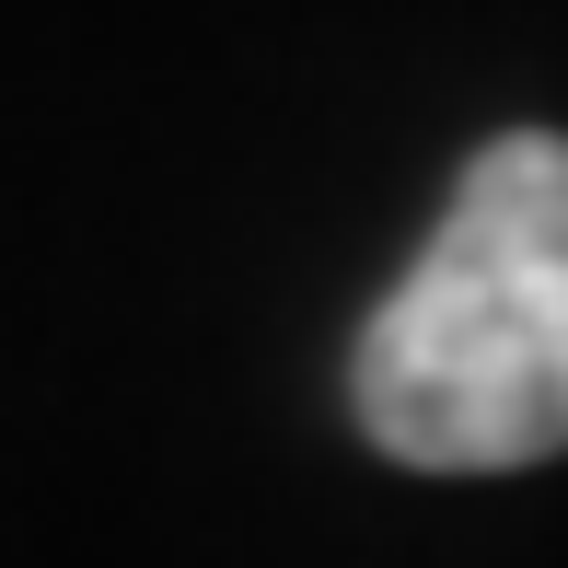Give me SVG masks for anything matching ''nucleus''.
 <instances>
[{
	"instance_id": "f257e3e1",
	"label": "nucleus",
	"mask_w": 568,
	"mask_h": 568,
	"mask_svg": "<svg viewBox=\"0 0 568 568\" xmlns=\"http://www.w3.org/2000/svg\"><path fill=\"white\" fill-rule=\"evenodd\" d=\"M348 406L395 464L510 476L568 453V140L510 128L464 163L429 255L359 325Z\"/></svg>"
}]
</instances>
